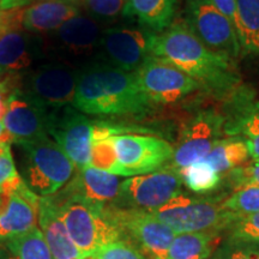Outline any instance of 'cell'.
I'll return each instance as SVG.
<instances>
[{
    "label": "cell",
    "mask_w": 259,
    "mask_h": 259,
    "mask_svg": "<svg viewBox=\"0 0 259 259\" xmlns=\"http://www.w3.org/2000/svg\"><path fill=\"white\" fill-rule=\"evenodd\" d=\"M9 145H11V144H4V143H0V155H2L3 153H4V151L6 150V148H8Z\"/></svg>",
    "instance_id": "f35d334b"
},
{
    "label": "cell",
    "mask_w": 259,
    "mask_h": 259,
    "mask_svg": "<svg viewBox=\"0 0 259 259\" xmlns=\"http://www.w3.org/2000/svg\"><path fill=\"white\" fill-rule=\"evenodd\" d=\"M80 69L63 61L32 67L19 79V88L44 103L50 111L72 106Z\"/></svg>",
    "instance_id": "30bf717a"
},
{
    "label": "cell",
    "mask_w": 259,
    "mask_h": 259,
    "mask_svg": "<svg viewBox=\"0 0 259 259\" xmlns=\"http://www.w3.org/2000/svg\"><path fill=\"white\" fill-rule=\"evenodd\" d=\"M79 5H82L88 12L89 17L95 21H112L122 15L126 0H79Z\"/></svg>",
    "instance_id": "f546056e"
},
{
    "label": "cell",
    "mask_w": 259,
    "mask_h": 259,
    "mask_svg": "<svg viewBox=\"0 0 259 259\" xmlns=\"http://www.w3.org/2000/svg\"><path fill=\"white\" fill-rule=\"evenodd\" d=\"M72 107L85 115L131 118H143L155 109L135 72L105 63L80 69Z\"/></svg>",
    "instance_id": "7a4b0ae2"
},
{
    "label": "cell",
    "mask_w": 259,
    "mask_h": 259,
    "mask_svg": "<svg viewBox=\"0 0 259 259\" xmlns=\"http://www.w3.org/2000/svg\"><path fill=\"white\" fill-rule=\"evenodd\" d=\"M38 228L50 248L52 259H94L93 255L82 257L79 253L78 248L71 240L58 206L51 197H40Z\"/></svg>",
    "instance_id": "44dd1931"
},
{
    "label": "cell",
    "mask_w": 259,
    "mask_h": 259,
    "mask_svg": "<svg viewBox=\"0 0 259 259\" xmlns=\"http://www.w3.org/2000/svg\"><path fill=\"white\" fill-rule=\"evenodd\" d=\"M0 6H2V0H0Z\"/></svg>",
    "instance_id": "60d3db41"
},
{
    "label": "cell",
    "mask_w": 259,
    "mask_h": 259,
    "mask_svg": "<svg viewBox=\"0 0 259 259\" xmlns=\"http://www.w3.org/2000/svg\"><path fill=\"white\" fill-rule=\"evenodd\" d=\"M40 197L23 183L9 194L8 205L0 215V242L24 234L38 223Z\"/></svg>",
    "instance_id": "ffe728a7"
},
{
    "label": "cell",
    "mask_w": 259,
    "mask_h": 259,
    "mask_svg": "<svg viewBox=\"0 0 259 259\" xmlns=\"http://www.w3.org/2000/svg\"><path fill=\"white\" fill-rule=\"evenodd\" d=\"M231 171V179L238 187L245 185L259 186V158L253 160L251 163H244Z\"/></svg>",
    "instance_id": "e575fe53"
},
{
    "label": "cell",
    "mask_w": 259,
    "mask_h": 259,
    "mask_svg": "<svg viewBox=\"0 0 259 259\" xmlns=\"http://www.w3.org/2000/svg\"><path fill=\"white\" fill-rule=\"evenodd\" d=\"M103 211L120 232L122 241L134 246L148 259H167L169 246L177 234L153 213L112 205L105 206Z\"/></svg>",
    "instance_id": "5b68a950"
},
{
    "label": "cell",
    "mask_w": 259,
    "mask_h": 259,
    "mask_svg": "<svg viewBox=\"0 0 259 259\" xmlns=\"http://www.w3.org/2000/svg\"><path fill=\"white\" fill-rule=\"evenodd\" d=\"M93 255L95 259H148L134 246L122 240L103 246Z\"/></svg>",
    "instance_id": "836d02e7"
},
{
    "label": "cell",
    "mask_w": 259,
    "mask_h": 259,
    "mask_svg": "<svg viewBox=\"0 0 259 259\" xmlns=\"http://www.w3.org/2000/svg\"><path fill=\"white\" fill-rule=\"evenodd\" d=\"M50 197L58 206L71 240L82 257L95 254L103 246L121 240L120 232L107 219L103 208L76 197Z\"/></svg>",
    "instance_id": "277c9868"
},
{
    "label": "cell",
    "mask_w": 259,
    "mask_h": 259,
    "mask_svg": "<svg viewBox=\"0 0 259 259\" xmlns=\"http://www.w3.org/2000/svg\"><path fill=\"white\" fill-rule=\"evenodd\" d=\"M50 109L23 89L15 88L6 100L3 122L16 145L46 137Z\"/></svg>",
    "instance_id": "e0dca14e"
},
{
    "label": "cell",
    "mask_w": 259,
    "mask_h": 259,
    "mask_svg": "<svg viewBox=\"0 0 259 259\" xmlns=\"http://www.w3.org/2000/svg\"><path fill=\"white\" fill-rule=\"evenodd\" d=\"M44 56L41 36L23 29L3 34L0 36V82L28 72Z\"/></svg>",
    "instance_id": "ac0fdd59"
},
{
    "label": "cell",
    "mask_w": 259,
    "mask_h": 259,
    "mask_svg": "<svg viewBox=\"0 0 259 259\" xmlns=\"http://www.w3.org/2000/svg\"><path fill=\"white\" fill-rule=\"evenodd\" d=\"M23 184L16 168L11 145L0 155V194H10Z\"/></svg>",
    "instance_id": "4dcf8cb0"
},
{
    "label": "cell",
    "mask_w": 259,
    "mask_h": 259,
    "mask_svg": "<svg viewBox=\"0 0 259 259\" xmlns=\"http://www.w3.org/2000/svg\"><path fill=\"white\" fill-rule=\"evenodd\" d=\"M90 166L95 167L97 169L108 171V173H114L116 158L112 137L93 141Z\"/></svg>",
    "instance_id": "1f68e13d"
},
{
    "label": "cell",
    "mask_w": 259,
    "mask_h": 259,
    "mask_svg": "<svg viewBox=\"0 0 259 259\" xmlns=\"http://www.w3.org/2000/svg\"><path fill=\"white\" fill-rule=\"evenodd\" d=\"M219 239L216 232L177 234L169 246L167 259H209Z\"/></svg>",
    "instance_id": "d4e9b609"
},
{
    "label": "cell",
    "mask_w": 259,
    "mask_h": 259,
    "mask_svg": "<svg viewBox=\"0 0 259 259\" xmlns=\"http://www.w3.org/2000/svg\"><path fill=\"white\" fill-rule=\"evenodd\" d=\"M94 121L67 106L50 112L47 135L56 141L77 169L90 166Z\"/></svg>",
    "instance_id": "9a60e30c"
},
{
    "label": "cell",
    "mask_w": 259,
    "mask_h": 259,
    "mask_svg": "<svg viewBox=\"0 0 259 259\" xmlns=\"http://www.w3.org/2000/svg\"><path fill=\"white\" fill-rule=\"evenodd\" d=\"M135 73L143 93L155 106L173 105L202 89L190 76L158 57H149Z\"/></svg>",
    "instance_id": "4fadbf2b"
},
{
    "label": "cell",
    "mask_w": 259,
    "mask_h": 259,
    "mask_svg": "<svg viewBox=\"0 0 259 259\" xmlns=\"http://www.w3.org/2000/svg\"><path fill=\"white\" fill-rule=\"evenodd\" d=\"M121 181L118 176L88 166L76 169L69 183L56 193L59 197H76L97 208L114 202Z\"/></svg>",
    "instance_id": "d6986e66"
},
{
    "label": "cell",
    "mask_w": 259,
    "mask_h": 259,
    "mask_svg": "<svg viewBox=\"0 0 259 259\" xmlns=\"http://www.w3.org/2000/svg\"><path fill=\"white\" fill-rule=\"evenodd\" d=\"M232 229L233 238L236 240L259 244V212L236 220Z\"/></svg>",
    "instance_id": "d6a6232c"
},
{
    "label": "cell",
    "mask_w": 259,
    "mask_h": 259,
    "mask_svg": "<svg viewBox=\"0 0 259 259\" xmlns=\"http://www.w3.org/2000/svg\"><path fill=\"white\" fill-rule=\"evenodd\" d=\"M178 171L183 184H185L191 191L196 193L210 192L221 183V174L218 173L204 160L190 164Z\"/></svg>",
    "instance_id": "83f0119b"
},
{
    "label": "cell",
    "mask_w": 259,
    "mask_h": 259,
    "mask_svg": "<svg viewBox=\"0 0 259 259\" xmlns=\"http://www.w3.org/2000/svg\"><path fill=\"white\" fill-rule=\"evenodd\" d=\"M0 143L4 144H12L14 143V137L10 134L9 130L6 128L4 122L0 120Z\"/></svg>",
    "instance_id": "74e56055"
},
{
    "label": "cell",
    "mask_w": 259,
    "mask_h": 259,
    "mask_svg": "<svg viewBox=\"0 0 259 259\" xmlns=\"http://www.w3.org/2000/svg\"><path fill=\"white\" fill-rule=\"evenodd\" d=\"M21 149L19 176L31 192L38 197L56 194L76 173V166L50 136L28 143Z\"/></svg>",
    "instance_id": "3957f363"
},
{
    "label": "cell",
    "mask_w": 259,
    "mask_h": 259,
    "mask_svg": "<svg viewBox=\"0 0 259 259\" xmlns=\"http://www.w3.org/2000/svg\"><path fill=\"white\" fill-rule=\"evenodd\" d=\"M46 35L41 37L45 56L52 54L57 61L76 66L99 50L102 31L95 19L80 14Z\"/></svg>",
    "instance_id": "7c38bea8"
},
{
    "label": "cell",
    "mask_w": 259,
    "mask_h": 259,
    "mask_svg": "<svg viewBox=\"0 0 259 259\" xmlns=\"http://www.w3.org/2000/svg\"><path fill=\"white\" fill-rule=\"evenodd\" d=\"M69 2H72V3H74V4H77V5H78L79 0H69Z\"/></svg>",
    "instance_id": "ab89813d"
},
{
    "label": "cell",
    "mask_w": 259,
    "mask_h": 259,
    "mask_svg": "<svg viewBox=\"0 0 259 259\" xmlns=\"http://www.w3.org/2000/svg\"><path fill=\"white\" fill-rule=\"evenodd\" d=\"M151 56L169 61L196 80L204 92L222 101L242 84L234 60L204 46L185 22L173 23L156 34Z\"/></svg>",
    "instance_id": "6da1fadb"
},
{
    "label": "cell",
    "mask_w": 259,
    "mask_h": 259,
    "mask_svg": "<svg viewBox=\"0 0 259 259\" xmlns=\"http://www.w3.org/2000/svg\"><path fill=\"white\" fill-rule=\"evenodd\" d=\"M223 209L234 215L236 220L259 212V186L245 185L222 202Z\"/></svg>",
    "instance_id": "f1b7e54d"
},
{
    "label": "cell",
    "mask_w": 259,
    "mask_h": 259,
    "mask_svg": "<svg viewBox=\"0 0 259 259\" xmlns=\"http://www.w3.org/2000/svg\"><path fill=\"white\" fill-rule=\"evenodd\" d=\"M116 166L114 176L137 177L163 168L173 156V145L156 136H113Z\"/></svg>",
    "instance_id": "9c48e42d"
},
{
    "label": "cell",
    "mask_w": 259,
    "mask_h": 259,
    "mask_svg": "<svg viewBox=\"0 0 259 259\" xmlns=\"http://www.w3.org/2000/svg\"><path fill=\"white\" fill-rule=\"evenodd\" d=\"M223 132L227 137H239L247 145L253 160L259 158V100L254 90L241 84L225 100Z\"/></svg>",
    "instance_id": "2e32d148"
},
{
    "label": "cell",
    "mask_w": 259,
    "mask_h": 259,
    "mask_svg": "<svg viewBox=\"0 0 259 259\" xmlns=\"http://www.w3.org/2000/svg\"><path fill=\"white\" fill-rule=\"evenodd\" d=\"M0 259H52L38 227L0 242Z\"/></svg>",
    "instance_id": "cb8c5ba5"
},
{
    "label": "cell",
    "mask_w": 259,
    "mask_h": 259,
    "mask_svg": "<svg viewBox=\"0 0 259 259\" xmlns=\"http://www.w3.org/2000/svg\"><path fill=\"white\" fill-rule=\"evenodd\" d=\"M211 3L220 10L226 17L229 18L234 25L236 34L239 29V14H238V0H211Z\"/></svg>",
    "instance_id": "d590c367"
},
{
    "label": "cell",
    "mask_w": 259,
    "mask_h": 259,
    "mask_svg": "<svg viewBox=\"0 0 259 259\" xmlns=\"http://www.w3.org/2000/svg\"><path fill=\"white\" fill-rule=\"evenodd\" d=\"M179 171L169 166L121 181L119 193L109 205L121 209L153 211L181 193Z\"/></svg>",
    "instance_id": "ba28073f"
},
{
    "label": "cell",
    "mask_w": 259,
    "mask_h": 259,
    "mask_svg": "<svg viewBox=\"0 0 259 259\" xmlns=\"http://www.w3.org/2000/svg\"><path fill=\"white\" fill-rule=\"evenodd\" d=\"M176 12L177 0H126L122 15L158 34L173 24Z\"/></svg>",
    "instance_id": "603a6c76"
},
{
    "label": "cell",
    "mask_w": 259,
    "mask_h": 259,
    "mask_svg": "<svg viewBox=\"0 0 259 259\" xmlns=\"http://www.w3.org/2000/svg\"><path fill=\"white\" fill-rule=\"evenodd\" d=\"M241 54L259 57V0H238Z\"/></svg>",
    "instance_id": "4316f807"
},
{
    "label": "cell",
    "mask_w": 259,
    "mask_h": 259,
    "mask_svg": "<svg viewBox=\"0 0 259 259\" xmlns=\"http://www.w3.org/2000/svg\"><path fill=\"white\" fill-rule=\"evenodd\" d=\"M149 212L176 234L218 232L236 221L234 215L223 209L222 203L191 198L183 193Z\"/></svg>",
    "instance_id": "8992f818"
},
{
    "label": "cell",
    "mask_w": 259,
    "mask_h": 259,
    "mask_svg": "<svg viewBox=\"0 0 259 259\" xmlns=\"http://www.w3.org/2000/svg\"><path fill=\"white\" fill-rule=\"evenodd\" d=\"M184 22L209 50L232 60L240 57L241 47L234 25L211 0H186Z\"/></svg>",
    "instance_id": "52a82bcc"
},
{
    "label": "cell",
    "mask_w": 259,
    "mask_h": 259,
    "mask_svg": "<svg viewBox=\"0 0 259 259\" xmlns=\"http://www.w3.org/2000/svg\"><path fill=\"white\" fill-rule=\"evenodd\" d=\"M156 32L144 27H113L102 31L99 44L103 63L128 72L151 57Z\"/></svg>",
    "instance_id": "5bb4252c"
},
{
    "label": "cell",
    "mask_w": 259,
    "mask_h": 259,
    "mask_svg": "<svg viewBox=\"0 0 259 259\" xmlns=\"http://www.w3.org/2000/svg\"><path fill=\"white\" fill-rule=\"evenodd\" d=\"M250 157L247 145L239 137L222 138L216 143L204 161L218 173H227L242 166Z\"/></svg>",
    "instance_id": "484cf974"
},
{
    "label": "cell",
    "mask_w": 259,
    "mask_h": 259,
    "mask_svg": "<svg viewBox=\"0 0 259 259\" xmlns=\"http://www.w3.org/2000/svg\"><path fill=\"white\" fill-rule=\"evenodd\" d=\"M225 118L213 108H206L194 114L184 125L173 156L168 166L180 170L190 164L203 161L216 143L222 139Z\"/></svg>",
    "instance_id": "8fae6325"
},
{
    "label": "cell",
    "mask_w": 259,
    "mask_h": 259,
    "mask_svg": "<svg viewBox=\"0 0 259 259\" xmlns=\"http://www.w3.org/2000/svg\"><path fill=\"white\" fill-rule=\"evenodd\" d=\"M80 15L77 4L69 0H38L22 14V29L35 35H46Z\"/></svg>",
    "instance_id": "7402d4cb"
},
{
    "label": "cell",
    "mask_w": 259,
    "mask_h": 259,
    "mask_svg": "<svg viewBox=\"0 0 259 259\" xmlns=\"http://www.w3.org/2000/svg\"><path fill=\"white\" fill-rule=\"evenodd\" d=\"M220 259H259V246H238L233 250H226Z\"/></svg>",
    "instance_id": "8d00e7d4"
}]
</instances>
